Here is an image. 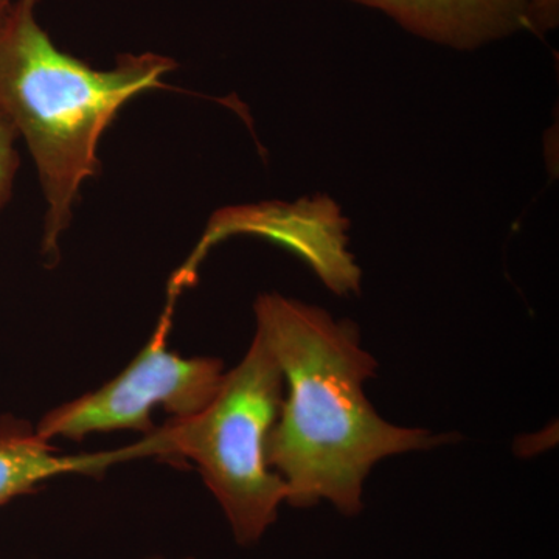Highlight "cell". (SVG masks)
<instances>
[{
	"label": "cell",
	"instance_id": "1",
	"mask_svg": "<svg viewBox=\"0 0 559 559\" xmlns=\"http://www.w3.org/2000/svg\"><path fill=\"white\" fill-rule=\"evenodd\" d=\"M255 319V333L271 348L288 389L266 447L267 465L288 489V506L329 502L344 516H358L364 484L377 463L460 439L380 417L364 393L378 362L362 348L352 320L280 294L257 299Z\"/></svg>",
	"mask_w": 559,
	"mask_h": 559
},
{
	"label": "cell",
	"instance_id": "2",
	"mask_svg": "<svg viewBox=\"0 0 559 559\" xmlns=\"http://www.w3.org/2000/svg\"><path fill=\"white\" fill-rule=\"evenodd\" d=\"M175 69L157 53L123 55L114 69H92L55 46L36 20V0H13L0 21V108L38 168L49 205L44 252H57L81 183L97 175L98 142L110 121Z\"/></svg>",
	"mask_w": 559,
	"mask_h": 559
},
{
	"label": "cell",
	"instance_id": "3",
	"mask_svg": "<svg viewBox=\"0 0 559 559\" xmlns=\"http://www.w3.org/2000/svg\"><path fill=\"white\" fill-rule=\"evenodd\" d=\"M282 370L259 333L245 358L198 414L171 418L145 439L121 448L120 457L190 459L218 500L240 546L259 543L286 503L285 480L267 465V439L283 401Z\"/></svg>",
	"mask_w": 559,
	"mask_h": 559
},
{
	"label": "cell",
	"instance_id": "4",
	"mask_svg": "<svg viewBox=\"0 0 559 559\" xmlns=\"http://www.w3.org/2000/svg\"><path fill=\"white\" fill-rule=\"evenodd\" d=\"M142 352L119 377L100 389L50 411L36 428L44 440H81L90 433L134 429L154 430L151 415L162 407L173 418L198 414L215 399L224 378V364L213 358H182L168 349L173 304Z\"/></svg>",
	"mask_w": 559,
	"mask_h": 559
},
{
	"label": "cell",
	"instance_id": "5",
	"mask_svg": "<svg viewBox=\"0 0 559 559\" xmlns=\"http://www.w3.org/2000/svg\"><path fill=\"white\" fill-rule=\"evenodd\" d=\"M381 11L411 35L454 50H477L558 27L559 0H349Z\"/></svg>",
	"mask_w": 559,
	"mask_h": 559
},
{
	"label": "cell",
	"instance_id": "6",
	"mask_svg": "<svg viewBox=\"0 0 559 559\" xmlns=\"http://www.w3.org/2000/svg\"><path fill=\"white\" fill-rule=\"evenodd\" d=\"M238 234L270 238L296 250L336 293L359 288V270L345 249V241L316 237L314 205L263 204L216 213L200 245L173 278L170 293L179 296L182 286L189 285L198 264L213 245Z\"/></svg>",
	"mask_w": 559,
	"mask_h": 559
},
{
	"label": "cell",
	"instance_id": "7",
	"mask_svg": "<svg viewBox=\"0 0 559 559\" xmlns=\"http://www.w3.org/2000/svg\"><path fill=\"white\" fill-rule=\"evenodd\" d=\"M117 463V452L92 455L55 454L27 423L14 418L0 421V506L35 491L43 481L61 474H94Z\"/></svg>",
	"mask_w": 559,
	"mask_h": 559
},
{
	"label": "cell",
	"instance_id": "8",
	"mask_svg": "<svg viewBox=\"0 0 559 559\" xmlns=\"http://www.w3.org/2000/svg\"><path fill=\"white\" fill-rule=\"evenodd\" d=\"M17 135L20 132L14 127L13 120L5 110L0 108V212L10 201L14 178L20 167V156L14 148Z\"/></svg>",
	"mask_w": 559,
	"mask_h": 559
},
{
	"label": "cell",
	"instance_id": "9",
	"mask_svg": "<svg viewBox=\"0 0 559 559\" xmlns=\"http://www.w3.org/2000/svg\"><path fill=\"white\" fill-rule=\"evenodd\" d=\"M11 3H13V0H0V21L9 13Z\"/></svg>",
	"mask_w": 559,
	"mask_h": 559
},
{
	"label": "cell",
	"instance_id": "10",
	"mask_svg": "<svg viewBox=\"0 0 559 559\" xmlns=\"http://www.w3.org/2000/svg\"><path fill=\"white\" fill-rule=\"evenodd\" d=\"M151 559H160V558H151ZM186 559H193V558H186Z\"/></svg>",
	"mask_w": 559,
	"mask_h": 559
}]
</instances>
